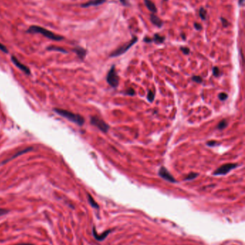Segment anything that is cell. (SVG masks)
<instances>
[{"label":"cell","instance_id":"5b68a950","mask_svg":"<svg viewBox=\"0 0 245 245\" xmlns=\"http://www.w3.org/2000/svg\"><path fill=\"white\" fill-rule=\"evenodd\" d=\"M91 123L104 133H107L109 128V125L106 124L102 119L98 118L97 116H93L91 118Z\"/></svg>","mask_w":245,"mask_h":245},{"label":"cell","instance_id":"836d02e7","mask_svg":"<svg viewBox=\"0 0 245 245\" xmlns=\"http://www.w3.org/2000/svg\"><path fill=\"white\" fill-rule=\"evenodd\" d=\"M244 0H239V4L240 5V6H242V5L244 4Z\"/></svg>","mask_w":245,"mask_h":245},{"label":"cell","instance_id":"ffe728a7","mask_svg":"<svg viewBox=\"0 0 245 245\" xmlns=\"http://www.w3.org/2000/svg\"><path fill=\"white\" fill-rule=\"evenodd\" d=\"M199 16L202 20H205L206 19V10L203 7H201L199 10Z\"/></svg>","mask_w":245,"mask_h":245},{"label":"cell","instance_id":"7402d4cb","mask_svg":"<svg viewBox=\"0 0 245 245\" xmlns=\"http://www.w3.org/2000/svg\"><path fill=\"white\" fill-rule=\"evenodd\" d=\"M213 73L214 75L216 76V77H219L220 75V70H219V68L217 67H214L213 69Z\"/></svg>","mask_w":245,"mask_h":245},{"label":"cell","instance_id":"30bf717a","mask_svg":"<svg viewBox=\"0 0 245 245\" xmlns=\"http://www.w3.org/2000/svg\"><path fill=\"white\" fill-rule=\"evenodd\" d=\"M112 232V230H108V231H106L104 233L101 234V235H99L97 234V231H96L95 227H93V235L94 237V238L97 239V241H103L104 239H105L107 237V236L109 235L110 232Z\"/></svg>","mask_w":245,"mask_h":245},{"label":"cell","instance_id":"7a4b0ae2","mask_svg":"<svg viewBox=\"0 0 245 245\" xmlns=\"http://www.w3.org/2000/svg\"><path fill=\"white\" fill-rule=\"evenodd\" d=\"M53 111L61 116H62V117L68 119V121L79 125L80 126H83L84 124V118H83V116L79 115V114L73 113V112L68 111V110H63V109L61 108H54Z\"/></svg>","mask_w":245,"mask_h":245},{"label":"cell","instance_id":"277c9868","mask_svg":"<svg viewBox=\"0 0 245 245\" xmlns=\"http://www.w3.org/2000/svg\"><path fill=\"white\" fill-rule=\"evenodd\" d=\"M106 81L113 88H117L119 85V76L117 75L114 65L111 68L110 70L107 74Z\"/></svg>","mask_w":245,"mask_h":245},{"label":"cell","instance_id":"d4e9b609","mask_svg":"<svg viewBox=\"0 0 245 245\" xmlns=\"http://www.w3.org/2000/svg\"><path fill=\"white\" fill-rule=\"evenodd\" d=\"M181 50L185 54H188L190 53V49L188 48H186V47H181Z\"/></svg>","mask_w":245,"mask_h":245},{"label":"cell","instance_id":"83f0119b","mask_svg":"<svg viewBox=\"0 0 245 245\" xmlns=\"http://www.w3.org/2000/svg\"><path fill=\"white\" fill-rule=\"evenodd\" d=\"M0 50L2 51L3 52H4V53H8V50H7V48L3 44H1V42H0Z\"/></svg>","mask_w":245,"mask_h":245},{"label":"cell","instance_id":"484cf974","mask_svg":"<svg viewBox=\"0 0 245 245\" xmlns=\"http://www.w3.org/2000/svg\"><path fill=\"white\" fill-rule=\"evenodd\" d=\"M221 22H222V25L224 27H228L229 25V22L226 19H225L224 17H221Z\"/></svg>","mask_w":245,"mask_h":245},{"label":"cell","instance_id":"3957f363","mask_svg":"<svg viewBox=\"0 0 245 245\" xmlns=\"http://www.w3.org/2000/svg\"><path fill=\"white\" fill-rule=\"evenodd\" d=\"M137 42V37H133V38L128 42L125 43L124 45H123L122 46L119 47V48L117 49L115 51H114L112 54H110V57H118V56L121 55V54H124V52H126L127 50L130 49L131 47L135 43H136Z\"/></svg>","mask_w":245,"mask_h":245},{"label":"cell","instance_id":"4316f807","mask_svg":"<svg viewBox=\"0 0 245 245\" xmlns=\"http://www.w3.org/2000/svg\"><path fill=\"white\" fill-rule=\"evenodd\" d=\"M125 93H126V95H135V92L132 88H129L128 90L125 92Z\"/></svg>","mask_w":245,"mask_h":245},{"label":"cell","instance_id":"8fae6325","mask_svg":"<svg viewBox=\"0 0 245 245\" xmlns=\"http://www.w3.org/2000/svg\"><path fill=\"white\" fill-rule=\"evenodd\" d=\"M73 52L77 54L78 57H79L81 60H83L84 57H86V50L85 49H83V48H81V47H77V48H75L73 49Z\"/></svg>","mask_w":245,"mask_h":245},{"label":"cell","instance_id":"44dd1931","mask_svg":"<svg viewBox=\"0 0 245 245\" xmlns=\"http://www.w3.org/2000/svg\"><path fill=\"white\" fill-rule=\"evenodd\" d=\"M147 98H148V100L150 103H152L154 101V99H155V93L152 90H149Z\"/></svg>","mask_w":245,"mask_h":245},{"label":"cell","instance_id":"f1b7e54d","mask_svg":"<svg viewBox=\"0 0 245 245\" xmlns=\"http://www.w3.org/2000/svg\"><path fill=\"white\" fill-rule=\"evenodd\" d=\"M194 27H195V29L196 30H202V25L201 24H199V23H194Z\"/></svg>","mask_w":245,"mask_h":245},{"label":"cell","instance_id":"4fadbf2b","mask_svg":"<svg viewBox=\"0 0 245 245\" xmlns=\"http://www.w3.org/2000/svg\"><path fill=\"white\" fill-rule=\"evenodd\" d=\"M145 4L150 12H153V13L157 12V7H156L155 4L152 2V1H150V0H145Z\"/></svg>","mask_w":245,"mask_h":245},{"label":"cell","instance_id":"1f68e13d","mask_svg":"<svg viewBox=\"0 0 245 245\" xmlns=\"http://www.w3.org/2000/svg\"><path fill=\"white\" fill-rule=\"evenodd\" d=\"M119 1L124 6H130V3H129L128 0H119Z\"/></svg>","mask_w":245,"mask_h":245},{"label":"cell","instance_id":"cb8c5ba5","mask_svg":"<svg viewBox=\"0 0 245 245\" xmlns=\"http://www.w3.org/2000/svg\"><path fill=\"white\" fill-rule=\"evenodd\" d=\"M227 97H228L227 94L224 93V92H221V93L219 95V98L220 99L221 101H225V100L227 98Z\"/></svg>","mask_w":245,"mask_h":245},{"label":"cell","instance_id":"e575fe53","mask_svg":"<svg viewBox=\"0 0 245 245\" xmlns=\"http://www.w3.org/2000/svg\"><path fill=\"white\" fill-rule=\"evenodd\" d=\"M14 245H34V244H28V243H20V244H14Z\"/></svg>","mask_w":245,"mask_h":245},{"label":"cell","instance_id":"f546056e","mask_svg":"<svg viewBox=\"0 0 245 245\" xmlns=\"http://www.w3.org/2000/svg\"><path fill=\"white\" fill-rule=\"evenodd\" d=\"M7 213H8V210L4 209H0V216L6 214Z\"/></svg>","mask_w":245,"mask_h":245},{"label":"cell","instance_id":"9c48e42d","mask_svg":"<svg viewBox=\"0 0 245 245\" xmlns=\"http://www.w3.org/2000/svg\"><path fill=\"white\" fill-rule=\"evenodd\" d=\"M106 0H90L86 3H83L81 4V7L86 8L91 6H99V5L102 4L104 2H106Z\"/></svg>","mask_w":245,"mask_h":245},{"label":"cell","instance_id":"7c38bea8","mask_svg":"<svg viewBox=\"0 0 245 245\" xmlns=\"http://www.w3.org/2000/svg\"><path fill=\"white\" fill-rule=\"evenodd\" d=\"M150 21H151L152 24L157 27H161L163 25V22L158 17H157V16L153 14H152L150 15Z\"/></svg>","mask_w":245,"mask_h":245},{"label":"cell","instance_id":"e0dca14e","mask_svg":"<svg viewBox=\"0 0 245 245\" xmlns=\"http://www.w3.org/2000/svg\"><path fill=\"white\" fill-rule=\"evenodd\" d=\"M88 202H89L90 205L92 206V207H94L95 209H99V205H98L97 203L94 201V199L92 198V197L90 195V194H88Z\"/></svg>","mask_w":245,"mask_h":245},{"label":"cell","instance_id":"52a82bcc","mask_svg":"<svg viewBox=\"0 0 245 245\" xmlns=\"http://www.w3.org/2000/svg\"><path fill=\"white\" fill-rule=\"evenodd\" d=\"M159 176H160L162 179H165V180L169 181V182L171 183H175L176 180L175 179L173 176L170 174V173L167 170V168L166 167H161L160 169L159 170L158 172Z\"/></svg>","mask_w":245,"mask_h":245},{"label":"cell","instance_id":"5bb4252c","mask_svg":"<svg viewBox=\"0 0 245 245\" xmlns=\"http://www.w3.org/2000/svg\"><path fill=\"white\" fill-rule=\"evenodd\" d=\"M32 149H33V148H32V147H30V148H25V149H24V150H20V151H18L17 153H15L14 154V155L13 156H12V158H11V159H8V160H6L5 161H4V163H5V162H7V161H10V160H12V159H15V158H17V157H18L19 156H20V155H22V154H23V153H28V152H29V151H30V150H32Z\"/></svg>","mask_w":245,"mask_h":245},{"label":"cell","instance_id":"8992f818","mask_svg":"<svg viewBox=\"0 0 245 245\" xmlns=\"http://www.w3.org/2000/svg\"><path fill=\"white\" fill-rule=\"evenodd\" d=\"M237 166H238V164H235V163H226V164L222 165L219 168H217L213 174L217 176L225 175Z\"/></svg>","mask_w":245,"mask_h":245},{"label":"cell","instance_id":"d6a6232c","mask_svg":"<svg viewBox=\"0 0 245 245\" xmlns=\"http://www.w3.org/2000/svg\"><path fill=\"white\" fill-rule=\"evenodd\" d=\"M144 42H148V43H150V42H152V39H151V38H150V37H145L144 38Z\"/></svg>","mask_w":245,"mask_h":245},{"label":"cell","instance_id":"d6986e66","mask_svg":"<svg viewBox=\"0 0 245 245\" xmlns=\"http://www.w3.org/2000/svg\"><path fill=\"white\" fill-rule=\"evenodd\" d=\"M227 126H228V123H227V121H226V120H222V121H221V122L219 123L217 128H218V129H219V130H223V129H224V128H226Z\"/></svg>","mask_w":245,"mask_h":245},{"label":"cell","instance_id":"6da1fadb","mask_svg":"<svg viewBox=\"0 0 245 245\" xmlns=\"http://www.w3.org/2000/svg\"><path fill=\"white\" fill-rule=\"evenodd\" d=\"M27 32L28 33H31V34H40L42 35H43L44 37L48 38V39H51V40L54 41H61L64 39V37L63 36L61 35H58L54 33V32H51V31L46 30L44 27H40L37 26V25H33V26L30 27L28 28V30H27Z\"/></svg>","mask_w":245,"mask_h":245},{"label":"cell","instance_id":"8d00e7d4","mask_svg":"<svg viewBox=\"0 0 245 245\" xmlns=\"http://www.w3.org/2000/svg\"><path fill=\"white\" fill-rule=\"evenodd\" d=\"M165 1H168V0H165Z\"/></svg>","mask_w":245,"mask_h":245},{"label":"cell","instance_id":"ba28073f","mask_svg":"<svg viewBox=\"0 0 245 245\" xmlns=\"http://www.w3.org/2000/svg\"><path fill=\"white\" fill-rule=\"evenodd\" d=\"M11 60H12V63H14V65H15L17 68H19V70H22L23 72H25V73L27 74V75H30V70L26 66V65H25L24 64H22V63H21L18 60L17 58L14 57V56H12Z\"/></svg>","mask_w":245,"mask_h":245},{"label":"cell","instance_id":"ac0fdd59","mask_svg":"<svg viewBox=\"0 0 245 245\" xmlns=\"http://www.w3.org/2000/svg\"><path fill=\"white\" fill-rule=\"evenodd\" d=\"M199 174L198 173H190L188 174L187 176L185 178L184 180L185 181H190V180H193V179H195L196 178H197L199 176Z\"/></svg>","mask_w":245,"mask_h":245},{"label":"cell","instance_id":"d590c367","mask_svg":"<svg viewBox=\"0 0 245 245\" xmlns=\"http://www.w3.org/2000/svg\"><path fill=\"white\" fill-rule=\"evenodd\" d=\"M181 36H182V37H183V39H186V36L184 35V34H181Z\"/></svg>","mask_w":245,"mask_h":245},{"label":"cell","instance_id":"9a60e30c","mask_svg":"<svg viewBox=\"0 0 245 245\" xmlns=\"http://www.w3.org/2000/svg\"><path fill=\"white\" fill-rule=\"evenodd\" d=\"M165 39L166 38H165L164 36L160 35L159 34H155L152 41H154L157 44H160V43H163L165 41Z\"/></svg>","mask_w":245,"mask_h":245},{"label":"cell","instance_id":"2e32d148","mask_svg":"<svg viewBox=\"0 0 245 245\" xmlns=\"http://www.w3.org/2000/svg\"><path fill=\"white\" fill-rule=\"evenodd\" d=\"M47 50H52V51L61 52H63V53H67V52H68L66 50H64L63 48H58V47H55V46L48 47V48H47Z\"/></svg>","mask_w":245,"mask_h":245},{"label":"cell","instance_id":"603a6c76","mask_svg":"<svg viewBox=\"0 0 245 245\" xmlns=\"http://www.w3.org/2000/svg\"><path fill=\"white\" fill-rule=\"evenodd\" d=\"M192 80H194L195 82H196V83H202V81H203V79L201 78V77H200V76H193V77H192Z\"/></svg>","mask_w":245,"mask_h":245},{"label":"cell","instance_id":"4dcf8cb0","mask_svg":"<svg viewBox=\"0 0 245 245\" xmlns=\"http://www.w3.org/2000/svg\"><path fill=\"white\" fill-rule=\"evenodd\" d=\"M217 144V141H208V142L207 143V145L208 146H216Z\"/></svg>","mask_w":245,"mask_h":245}]
</instances>
